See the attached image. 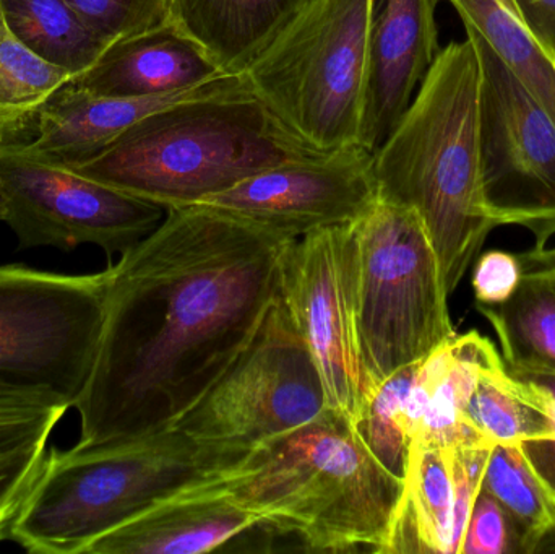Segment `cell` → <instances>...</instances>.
<instances>
[{"mask_svg": "<svg viewBox=\"0 0 555 554\" xmlns=\"http://www.w3.org/2000/svg\"><path fill=\"white\" fill-rule=\"evenodd\" d=\"M296 237L210 205L169 208L106 269V311L75 402L77 446L172 428L243 353L280 295Z\"/></svg>", "mask_w": 555, "mask_h": 554, "instance_id": "6da1fadb", "label": "cell"}, {"mask_svg": "<svg viewBox=\"0 0 555 554\" xmlns=\"http://www.w3.org/2000/svg\"><path fill=\"white\" fill-rule=\"evenodd\" d=\"M479 91L475 42L469 36L449 42L374 153L378 201L423 221L449 296L498 228L482 194Z\"/></svg>", "mask_w": 555, "mask_h": 554, "instance_id": "7a4b0ae2", "label": "cell"}, {"mask_svg": "<svg viewBox=\"0 0 555 554\" xmlns=\"http://www.w3.org/2000/svg\"><path fill=\"white\" fill-rule=\"evenodd\" d=\"M319 153L325 152L287 129L244 75H227L205 93L143 117L109 149L68 168L168 211Z\"/></svg>", "mask_w": 555, "mask_h": 554, "instance_id": "3957f363", "label": "cell"}, {"mask_svg": "<svg viewBox=\"0 0 555 554\" xmlns=\"http://www.w3.org/2000/svg\"><path fill=\"white\" fill-rule=\"evenodd\" d=\"M223 484L270 532L325 553L385 554L403 493V480L332 410L253 451Z\"/></svg>", "mask_w": 555, "mask_h": 554, "instance_id": "277c9868", "label": "cell"}, {"mask_svg": "<svg viewBox=\"0 0 555 554\" xmlns=\"http://www.w3.org/2000/svg\"><path fill=\"white\" fill-rule=\"evenodd\" d=\"M250 454L176 428L91 448L52 449L10 540L28 553L85 554L150 507L230 477Z\"/></svg>", "mask_w": 555, "mask_h": 554, "instance_id": "5b68a950", "label": "cell"}, {"mask_svg": "<svg viewBox=\"0 0 555 554\" xmlns=\"http://www.w3.org/2000/svg\"><path fill=\"white\" fill-rule=\"evenodd\" d=\"M374 0H312L247 68L250 90L315 149L359 143Z\"/></svg>", "mask_w": 555, "mask_h": 554, "instance_id": "8992f818", "label": "cell"}, {"mask_svg": "<svg viewBox=\"0 0 555 554\" xmlns=\"http://www.w3.org/2000/svg\"><path fill=\"white\" fill-rule=\"evenodd\" d=\"M354 233L359 348L375 392L456 334L439 259L413 210L377 201Z\"/></svg>", "mask_w": 555, "mask_h": 554, "instance_id": "52a82bcc", "label": "cell"}, {"mask_svg": "<svg viewBox=\"0 0 555 554\" xmlns=\"http://www.w3.org/2000/svg\"><path fill=\"white\" fill-rule=\"evenodd\" d=\"M106 270L62 275L0 267V381L54 394L74 409L100 348Z\"/></svg>", "mask_w": 555, "mask_h": 554, "instance_id": "ba28073f", "label": "cell"}, {"mask_svg": "<svg viewBox=\"0 0 555 554\" xmlns=\"http://www.w3.org/2000/svg\"><path fill=\"white\" fill-rule=\"evenodd\" d=\"M326 410L312 355L278 298L243 353L172 428L207 445L253 452Z\"/></svg>", "mask_w": 555, "mask_h": 554, "instance_id": "9c48e42d", "label": "cell"}, {"mask_svg": "<svg viewBox=\"0 0 555 554\" xmlns=\"http://www.w3.org/2000/svg\"><path fill=\"white\" fill-rule=\"evenodd\" d=\"M481 64L479 153L486 207L501 224L533 231L537 247L555 234V123L527 85L473 29Z\"/></svg>", "mask_w": 555, "mask_h": 554, "instance_id": "30bf717a", "label": "cell"}, {"mask_svg": "<svg viewBox=\"0 0 555 554\" xmlns=\"http://www.w3.org/2000/svg\"><path fill=\"white\" fill-rule=\"evenodd\" d=\"M0 181L7 195L3 223L15 233L20 249L72 250L91 244L106 256H122L166 217L162 205L48 162L23 143L0 145Z\"/></svg>", "mask_w": 555, "mask_h": 554, "instance_id": "8fae6325", "label": "cell"}, {"mask_svg": "<svg viewBox=\"0 0 555 554\" xmlns=\"http://www.w3.org/2000/svg\"><path fill=\"white\" fill-rule=\"evenodd\" d=\"M354 223L326 228L291 244L280 298L322 377L326 407L354 425L374 396L358 335Z\"/></svg>", "mask_w": 555, "mask_h": 554, "instance_id": "7c38bea8", "label": "cell"}, {"mask_svg": "<svg viewBox=\"0 0 555 554\" xmlns=\"http://www.w3.org/2000/svg\"><path fill=\"white\" fill-rule=\"evenodd\" d=\"M377 201L374 153L352 143L280 163L201 204L299 240L356 223Z\"/></svg>", "mask_w": 555, "mask_h": 554, "instance_id": "4fadbf2b", "label": "cell"}, {"mask_svg": "<svg viewBox=\"0 0 555 554\" xmlns=\"http://www.w3.org/2000/svg\"><path fill=\"white\" fill-rule=\"evenodd\" d=\"M492 446L413 439L385 554H460Z\"/></svg>", "mask_w": 555, "mask_h": 554, "instance_id": "5bb4252c", "label": "cell"}, {"mask_svg": "<svg viewBox=\"0 0 555 554\" xmlns=\"http://www.w3.org/2000/svg\"><path fill=\"white\" fill-rule=\"evenodd\" d=\"M439 0H374L359 145L375 153L410 107L439 54Z\"/></svg>", "mask_w": 555, "mask_h": 554, "instance_id": "9a60e30c", "label": "cell"}, {"mask_svg": "<svg viewBox=\"0 0 555 554\" xmlns=\"http://www.w3.org/2000/svg\"><path fill=\"white\" fill-rule=\"evenodd\" d=\"M223 480L198 485L150 507L98 539L85 554L214 553L246 533L269 530Z\"/></svg>", "mask_w": 555, "mask_h": 554, "instance_id": "2e32d148", "label": "cell"}, {"mask_svg": "<svg viewBox=\"0 0 555 554\" xmlns=\"http://www.w3.org/2000/svg\"><path fill=\"white\" fill-rule=\"evenodd\" d=\"M224 75L211 55L169 20L113 42L96 64L72 78L70 85L101 96H163Z\"/></svg>", "mask_w": 555, "mask_h": 554, "instance_id": "e0dca14e", "label": "cell"}, {"mask_svg": "<svg viewBox=\"0 0 555 554\" xmlns=\"http://www.w3.org/2000/svg\"><path fill=\"white\" fill-rule=\"evenodd\" d=\"M220 78L191 90L143 98L101 96L77 90L68 81L42 107L35 139L23 145L48 162L80 165L109 149L143 117L205 93Z\"/></svg>", "mask_w": 555, "mask_h": 554, "instance_id": "ac0fdd59", "label": "cell"}, {"mask_svg": "<svg viewBox=\"0 0 555 554\" xmlns=\"http://www.w3.org/2000/svg\"><path fill=\"white\" fill-rule=\"evenodd\" d=\"M312 0H172L171 20L227 75H244Z\"/></svg>", "mask_w": 555, "mask_h": 554, "instance_id": "d6986e66", "label": "cell"}, {"mask_svg": "<svg viewBox=\"0 0 555 554\" xmlns=\"http://www.w3.org/2000/svg\"><path fill=\"white\" fill-rule=\"evenodd\" d=\"M521 279L501 305H478L491 322L514 374L555 376V250L518 254Z\"/></svg>", "mask_w": 555, "mask_h": 554, "instance_id": "ffe728a7", "label": "cell"}, {"mask_svg": "<svg viewBox=\"0 0 555 554\" xmlns=\"http://www.w3.org/2000/svg\"><path fill=\"white\" fill-rule=\"evenodd\" d=\"M460 422L492 448L555 441V399L537 377L508 373L495 353L479 370Z\"/></svg>", "mask_w": 555, "mask_h": 554, "instance_id": "44dd1931", "label": "cell"}, {"mask_svg": "<svg viewBox=\"0 0 555 554\" xmlns=\"http://www.w3.org/2000/svg\"><path fill=\"white\" fill-rule=\"evenodd\" d=\"M74 75L26 48L0 10V145L31 142L39 114Z\"/></svg>", "mask_w": 555, "mask_h": 554, "instance_id": "7402d4cb", "label": "cell"}, {"mask_svg": "<svg viewBox=\"0 0 555 554\" xmlns=\"http://www.w3.org/2000/svg\"><path fill=\"white\" fill-rule=\"evenodd\" d=\"M440 2V0H439ZM527 85L555 123V61L537 41L514 0H447Z\"/></svg>", "mask_w": 555, "mask_h": 554, "instance_id": "603a6c76", "label": "cell"}, {"mask_svg": "<svg viewBox=\"0 0 555 554\" xmlns=\"http://www.w3.org/2000/svg\"><path fill=\"white\" fill-rule=\"evenodd\" d=\"M10 31L36 54L74 78L109 48L65 0H0Z\"/></svg>", "mask_w": 555, "mask_h": 554, "instance_id": "cb8c5ba5", "label": "cell"}, {"mask_svg": "<svg viewBox=\"0 0 555 554\" xmlns=\"http://www.w3.org/2000/svg\"><path fill=\"white\" fill-rule=\"evenodd\" d=\"M481 488L505 507L524 539L525 553L555 529V500L515 446H494L486 465Z\"/></svg>", "mask_w": 555, "mask_h": 554, "instance_id": "d4e9b609", "label": "cell"}, {"mask_svg": "<svg viewBox=\"0 0 555 554\" xmlns=\"http://www.w3.org/2000/svg\"><path fill=\"white\" fill-rule=\"evenodd\" d=\"M417 364L404 368L384 381L352 425L372 455L400 480L404 478L410 451L408 399Z\"/></svg>", "mask_w": 555, "mask_h": 554, "instance_id": "484cf974", "label": "cell"}, {"mask_svg": "<svg viewBox=\"0 0 555 554\" xmlns=\"http://www.w3.org/2000/svg\"><path fill=\"white\" fill-rule=\"evenodd\" d=\"M68 409L70 403L54 394L0 381V452L48 442Z\"/></svg>", "mask_w": 555, "mask_h": 554, "instance_id": "4316f807", "label": "cell"}, {"mask_svg": "<svg viewBox=\"0 0 555 554\" xmlns=\"http://www.w3.org/2000/svg\"><path fill=\"white\" fill-rule=\"evenodd\" d=\"M91 31L113 44L171 20L172 0H65Z\"/></svg>", "mask_w": 555, "mask_h": 554, "instance_id": "83f0119b", "label": "cell"}, {"mask_svg": "<svg viewBox=\"0 0 555 554\" xmlns=\"http://www.w3.org/2000/svg\"><path fill=\"white\" fill-rule=\"evenodd\" d=\"M460 554H527L517 524L485 488L476 494Z\"/></svg>", "mask_w": 555, "mask_h": 554, "instance_id": "f1b7e54d", "label": "cell"}, {"mask_svg": "<svg viewBox=\"0 0 555 554\" xmlns=\"http://www.w3.org/2000/svg\"><path fill=\"white\" fill-rule=\"evenodd\" d=\"M48 454V442L0 452V543L10 540L13 523L28 498Z\"/></svg>", "mask_w": 555, "mask_h": 554, "instance_id": "f546056e", "label": "cell"}, {"mask_svg": "<svg viewBox=\"0 0 555 554\" xmlns=\"http://www.w3.org/2000/svg\"><path fill=\"white\" fill-rule=\"evenodd\" d=\"M520 279V257L498 249L482 254L473 273V288L478 305H501L511 298Z\"/></svg>", "mask_w": 555, "mask_h": 554, "instance_id": "4dcf8cb0", "label": "cell"}, {"mask_svg": "<svg viewBox=\"0 0 555 554\" xmlns=\"http://www.w3.org/2000/svg\"><path fill=\"white\" fill-rule=\"evenodd\" d=\"M530 31L555 61V0H514Z\"/></svg>", "mask_w": 555, "mask_h": 554, "instance_id": "1f68e13d", "label": "cell"}, {"mask_svg": "<svg viewBox=\"0 0 555 554\" xmlns=\"http://www.w3.org/2000/svg\"><path fill=\"white\" fill-rule=\"evenodd\" d=\"M540 381L543 386L547 387L555 399V376H533ZM525 458L530 462L538 477L543 481L555 500V441H528L521 445Z\"/></svg>", "mask_w": 555, "mask_h": 554, "instance_id": "d6a6232c", "label": "cell"}, {"mask_svg": "<svg viewBox=\"0 0 555 554\" xmlns=\"http://www.w3.org/2000/svg\"><path fill=\"white\" fill-rule=\"evenodd\" d=\"M534 554H555V529L541 539Z\"/></svg>", "mask_w": 555, "mask_h": 554, "instance_id": "836d02e7", "label": "cell"}, {"mask_svg": "<svg viewBox=\"0 0 555 554\" xmlns=\"http://www.w3.org/2000/svg\"><path fill=\"white\" fill-rule=\"evenodd\" d=\"M7 215V195L3 189L2 181H0V221H5Z\"/></svg>", "mask_w": 555, "mask_h": 554, "instance_id": "e575fe53", "label": "cell"}, {"mask_svg": "<svg viewBox=\"0 0 555 554\" xmlns=\"http://www.w3.org/2000/svg\"><path fill=\"white\" fill-rule=\"evenodd\" d=\"M554 250H555V247H554Z\"/></svg>", "mask_w": 555, "mask_h": 554, "instance_id": "d590c367", "label": "cell"}]
</instances>
